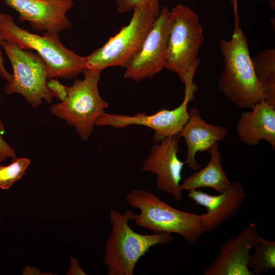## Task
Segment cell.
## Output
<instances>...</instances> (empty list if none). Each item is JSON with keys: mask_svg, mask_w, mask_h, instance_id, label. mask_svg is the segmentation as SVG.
<instances>
[{"mask_svg": "<svg viewBox=\"0 0 275 275\" xmlns=\"http://www.w3.org/2000/svg\"><path fill=\"white\" fill-rule=\"evenodd\" d=\"M233 14L234 28L231 38L219 40L224 66L218 79V88L236 106L250 109L265 96L254 72L247 38L240 26L238 11Z\"/></svg>", "mask_w": 275, "mask_h": 275, "instance_id": "1", "label": "cell"}, {"mask_svg": "<svg viewBox=\"0 0 275 275\" xmlns=\"http://www.w3.org/2000/svg\"><path fill=\"white\" fill-rule=\"evenodd\" d=\"M135 213L129 210L123 213L109 211L111 231L105 242L103 263L108 275H133L140 259L150 248L172 241L168 233L143 234L133 231L129 222L133 221Z\"/></svg>", "mask_w": 275, "mask_h": 275, "instance_id": "2", "label": "cell"}, {"mask_svg": "<svg viewBox=\"0 0 275 275\" xmlns=\"http://www.w3.org/2000/svg\"><path fill=\"white\" fill-rule=\"evenodd\" d=\"M60 33L45 32L42 35L21 28L10 14L0 12V36L4 40L26 50H33L45 63L48 79H70L87 69L85 57L67 48Z\"/></svg>", "mask_w": 275, "mask_h": 275, "instance_id": "3", "label": "cell"}, {"mask_svg": "<svg viewBox=\"0 0 275 275\" xmlns=\"http://www.w3.org/2000/svg\"><path fill=\"white\" fill-rule=\"evenodd\" d=\"M125 201L140 210L133 216L135 223L153 233L177 234L187 243L195 245L205 232L201 214L176 209L150 190L132 189L127 193Z\"/></svg>", "mask_w": 275, "mask_h": 275, "instance_id": "4", "label": "cell"}, {"mask_svg": "<svg viewBox=\"0 0 275 275\" xmlns=\"http://www.w3.org/2000/svg\"><path fill=\"white\" fill-rule=\"evenodd\" d=\"M165 68L176 73L185 87L191 85L199 65V50L204 38L196 13L178 5L171 11Z\"/></svg>", "mask_w": 275, "mask_h": 275, "instance_id": "5", "label": "cell"}, {"mask_svg": "<svg viewBox=\"0 0 275 275\" xmlns=\"http://www.w3.org/2000/svg\"><path fill=\"white\" fill-rule=\"evenodd\" d=\"M82 73V79H76L71 86H67L66 100L52 104L50 111L73 127L80 139L86 141L108 104L98 90L101 71L87 68Z\"/></svg>", "mask_w": 275, "mask_h": 275, "instance_id": "6", "label": "cell"}, {"mask_svg": "<svg viewBox=\"0 0 275 275\" xmlns=\"http://www.w3.org/2000/svg\"><path fill=\"white\" fill-rule=\"evenodd\" d=\"M133 11L127 25L102 47L85 57L87 69L101 72L109 67L125 68L136 54L160 12L148 3L137 6Z\"/></svg>", "mask_w": 275, "mask_h": 275, "instance_id": "7", "label": "cell"}, {"mask_svg": "<svg viewBox=\"0 0 275 275\" xmlns=\"http://www.w3.org/2000/svg\"><path fill=\"white\" fill-rule=\"evenodd\" d=\"M2 48L12 66L13 73L4 92L6 94L17 93L22 96L35 109L43 103L50 104L54 96L47 87L46 66L43 59L31 50L4 40Z\"/></svg>", "mask_w": 275, "mask_h": 275, "instance_id": "8", "label": "cell"}, {"mask_svg": "<svg viewBox=\"0 0 275 275\" xmlns=\"http://www.w3.org/2000/svg\"><path fill=\"white\" fill-rule=\"evenodd\" d=\"M197 90L198 87L195 83L185 87L184 96L182 103L173 109L162 108L149 115L144 113L130 116L105 112L97 120L95 126H108L117 128L132 125L147 126L154 130V143H159L168 136L179 133L189 119L188 104L193 100Z\"/></svg>", "mask_w": 275, "mask_h": 275, "instance_id": "9", "label": "cell"}, {"mask_svg": "<svg viewBox=\"0 0 275 275\" xmlns=\"http://www.w3.org/2000/svg\"><path fill=\"white\" fill-rule=\"evenodd\" d=\"M171 12L164 7L160 11L136 54L125 67L124 77L139 82L151 78L165 68Z\"/></svg>", "mask_w": 275, "mask_h": 275, "instance_id": "10", "label": "cell"}, {"mask_svg": "<svg viewBox=\"0 0 275 275\" xmlns=\"http://www.w3.org/2000/svg\"><path fill=\"white\" fill-rule=\"evenodd\" d=\"M180 141V137L177 134L155 143L142 166L143 171L156 176V188L172 196L177 202H180L183 197L180 184L182 171L185 163L178 156Z\"/></svg>", "mask_w": 275, "mask_h": 275, "instance_id": "11", "label": "cell"}, {"mask_svg": "<svg viewBox=\"0 0 275 275\" xmlns=\"http://www.w3.org/2000/svg\"><path fill=\"white\" fill-rule=\"evenodd\" d=\"M257 234V226L252 223L236 235L225 240L202 274L252 275L248 263Z\"/></svg>", "mask_w": 275, "mask_h": 275, "instance_id": "12", "label": "cell"}, {"mask_svg": "<svg viewBox=\"0 0 275 275\" xmlns=\"http://www.w3.org/2000/svg\"><path fill=\"white\" fill-rule=\"evenodd\" d=\"M18 14V20L28 21L37 31L60 33L72 26L66 16L73 0H3Z\"/></svg>", "mask_w": 275, "mask_h": 275, "instance_id": "13", "label": "cell"}, {"mask_svg": "<svg viewBox=\"0 0 275 275\" xmlns=\"http://www.w3.org/2000/svg\"><path fill=\"white\" fill-rule=\"evenodd\" d=\"M188 112L189 119L178 135L184 138L186 144L185 163L190 169L196 171L201 167L196 159L197 153L209 152L214 144L226 138L228 130L224 126L208 123L203 119L197 108H190Z\"/></svg>", "mask_w": 275, "mask_h": 275, "instance_id": "14", "label": "cell"}, {"mask_svg": "<svg viewBox=\"0 0 275 275\" xmlns=\"http://www.w3.org/2000/svg\"><path fill=\"white\" fill-rule=\"evenodd\" d=\"M239 140L254 146L261 140L275 149V105L262 99L240 115L236 127Z\"/></svg>", "mask_w": 275, "mask_h": 275, "instance_id": "15", "label": "cell"}, {"mask_svg": "<svg viewBox=\"0 0 275 275\" xmlns=\"http://www.w3.org/2000/svg\"><path fill=\"white\" fill-rule=\"evenodd\" d=\"M221 193L222 197L213 209L201 214L202 227L205 232L217 229L235 215L246 198L244 187L237 181L231 183Z\"/></svg>", "mask_w": 275, "mask_h": 275, "instance_id": "16", "label": "cell"}, {"mask_svg": "<svg viewBox=\"0 0 275 275\" xmlns=\"http://www.w3.org/2000/svg\"><path fill=\"white\" fill-rule=\"evenodd\" d=\"M210 160L202 169L196 172L185 178L181 183L182 191H189L200 188H210L221 193L231 184L224 171L222 166L221 154L216 143L208 152Z\"/></svg>", "mask_w": 275, "mask_h": 275, "instance_id": "17", "label": "cell"}, {"mask_svg": "<svg viewBox=\"0 0 275 275\" xmlns=\"http://www.w3.org/2000/svg\"><path fill=\"white\" fill-rule=\"evenodd\" d=\"M252 62L257 79L264 92V100L275 105V49L260 51Z\"/></svg>", "mask_w": 275, "mask_h": 275, "instance_id": "18", "label": "cell"}, {"mask_svg": "<svg viewBox=\"0 0 275 275\" xmlns=\"http://www.w3.org/2000/svg\"><path fill=\"white\" fill-rule=\"evenodd\" d=\"M248 267L252 275H260L275 268V242L262 238L258 233Z\"/></svg>", "mask_w": 275, "mask_h": 275, "instance_id": "19", "label": "cell"}, {"mask_svg": "<svg viewBox=\"0 0 275 275\" xmlns=\"http://www.w3.org/2000/svg\"><path fill=\"white\" fill-rule=\"evenodd\" d=\"M31 161L28 158L16 157L12 158L9 165H0V188L4 190L9 189L23 177Z\"/></svg>", "mask_w": 275, "mask_h": 275, "instance_id": "20", "label": "cell"}, {"mask_svg": "<svg viewBox=\"0 0 275 275\" xmlns=\"http://www.w3.org/2000/svg\"><path fill=\"white\" fill-rule=\"evenodd\" d=\"M187 196L197 204L204 207L207 212L213 209L222 197V193L212 195L203 192L199 189L188 191Z\"/></svg>", "mask_w": 275, "mask_h": 275, "instance_id": "21", "label": "cell"}, {"mask_svg": "<svg viewBox=\"0 0 275 275\" xmlns=\"http://www.w3.org/2000/svg\"><path fill=\"white\" fill-rule=\"evenodd\" d=\"M118 11L120 13H126L133 11L137 6L143 3L152 5L157 11L160 12L159 0H116Z\"/></svg>", "mask_w": 275, "mask_h": 275, "instance_id": "22", "label": "cell"}, {"mask_svg": "<svg viewBox=\"0 0 275 275\" xmlns=\"http://www.w3.org/2000/svg\"><path fill=\"white\" fill-rule=\"evenodd\" d=\"M47 87L54 97L60 102L65 101L68 96L67 86L62 84L58 78L53 77L48 79Z\"/></svg>", "mask_w": 275, "mask_h": 275, "instance_id": "23", "label": "cell"}, {"mask_svg": "<svg viewBox=\"0 0 275 275\" xmlns=\"http://www.w3.org/2000/svg\"><path fill=\"white\" fill-rule=\"evenodd\" d=\"M4 126L0 118V164L8 158L16 157L14 149L4 139Z\"/></svg>", "mask_w": 275, "mask_h": 275, "instance_id": "24", "label": "cell"}, {"mask_svg": "<svg viewBox=\"0 0 275 275\" xmlns=\"http://www.w3.org/2000/svg\"><path fill=\"white\" fill-rule=\"evenodd\" d=\"M4 40L3 37L0 36V77L9 81L12 78V74L7 71L4 65L5 60L1 50L2 44Z\"/></svg>", "mask_w": 275, "mask_h": 275, "instance_id": "25", "label": "cell"}, {"mask_svg": "<svg viewBox=\"0 0 275 275\" xmlns=\"http://www.w3.org/2000/svg\"><path fill=\"white\" fill-rule=\"evenodd\" d=\"M66 274H87L86 272L82 270L81 267L79 266L77 259L71 257L70 258V267L68 270Z\"/></svg>", "mask_w": 275, "mask_h": 275, "instance_id": "26", "label": "cell"}, {"mask_svg": "<svg viewBox=\"0 0 275 275\" xmlns=\"http://www.w3.org/2000/svg\"><path fill=\"white\" fill-rule=\"evenodd\" d=\"M230 2L233 7V11H237V0H230Z\"/></svg>", "mask_w": 275, "mask_h": 275, "instance_id": "27", "label": "cell"}]
</instances>
